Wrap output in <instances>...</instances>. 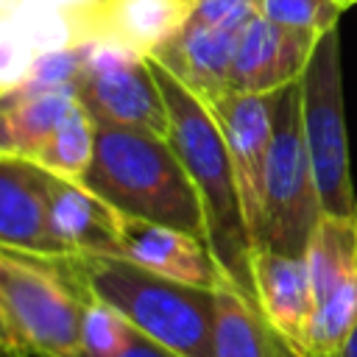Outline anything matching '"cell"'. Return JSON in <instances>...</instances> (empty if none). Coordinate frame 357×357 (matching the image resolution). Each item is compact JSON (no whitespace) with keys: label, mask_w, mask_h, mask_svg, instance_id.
I'll use <instances>...</instances> for the list:
<instances>
[{"label":"cell","mask_w":357,"mask_h":357,"mask_svg":"<svg viewBox=\"0 0 357 357\" xmlns=\"http://www.w3.org/2000/svg\"><path fill=\"white\" fill-rule=\"evenodd\" d=\"M148 64L167 103V114H170L167 142L181 159L204 206L206 245L218 259L220 271L226 273V279L248 298H254V287H251L254 243L245 226L243 201L223 134L215 117L209 114L206 103L198 100L156 56H148Z\"/></svg>","instance_id":"cell-1"},{"label":"cell","mask_w":357,"mask_h":357,"mask_svg":"<svg viewBox=\"0 0 357 357\" xmlns=\"http://www.w3.org/2000/svg\"><path fill=\"white\" fill-rule=\"evenodd\" d=\"M84 298L114 307L137 332L178 357H215V290L184 284L123 257L73 254L59 259Z\"/></svg>","instance_id":"cell-2"},{"label":"cell","mask_w":357,"mask_h":357,"mask_svg":"<svg viewBox=\"0 0 357 357\" xmlns=\"http://www.w3.org/2000/svg\"><path fill=\"white\" fill-rule=\"evenodd\" d=\"M81 184L126 218L181 229L206 240L195 184L167 139L123 126H98V142Z\"/></svg>","instance_id":"cell-3"},{"label":"cell","mask_w":357,"mask_h":357,"mask_svg":"<svg viewBox=\"0 0 357 357\" xmlns=\"http://www.w3.org/2000/svg\"><path fill=\"white\" fill-rule=\"evenodd\" d=\"M321 215V195L301 126V81H296L276 95L273 137L265 165L262 212L254 234V251L265 248L304 257Z\"/></svg>","instance_id":"cell-4"},{"label":"cell","mask_w":357,"mask_h":357,"mask_svg":"<svg viewBox=\"0 0 357 357\" xmlns=\"http://www.w3.org/2000/svg\"><path fill=\"white\" fill-rule=\"evenodd\" d=\"M84 296L59 259L0 248V324L14 346L36 357H81Z\"/></svg>","instance_id":"cell-5"},{"label":"cell","mask_w":357,"mask_h":357,"mask_svg":"<svg viewBox=\"0 0 357 357\" xmlns=\"http://www.w3.org/2000/svg\"><path fill=\"white\" fill-rule=\"evenodd\" d=\"M301 126L321 195V209L326 215H354L357 198L349 165L337 28L318 39L312 59L301 75Z\"/></svg>","instance_id":"cell-6"},{"label":"cell","mask_w":357,"mask_h":357,"mask_svg":"<svg viewBox=\"0 0 357 357\" xmlns=\"http://www.w3.org/2000/svg\"><path fill=\"white\" fill-rule=\"evenodd\" d=\"M304 259L315 301L307 354L332 357L357 324V212H324L307 243Z\"/></svg>","instance_id":"cell-7"},{"label":"cell","mask_w":357,"mask_h":357,"mask_svg":"<svg viewBox=\"0 0 357 357\" xmlns=\"http://www.w3.org/2000/svg\"><path fill=\"white\" fill-rule=\"evenodd\" d=\"M276 95H251V92H223L212 100H206L209 114L215 117L243 201L245 226L254 243L259 212H262V190H265V165L273 137V109Z\"/></svg>","instance_id":"cell-8"},{"label":"cell","mask_w":357,"mask_h":357,"mask_svg":"<svg viewBox=\"0 0 357 357\" xmlns=\"http://www.w3.org/2000/svg\"><path fill=\"white\" fill-rule=\"evenodd\" d=\"M59 178L39 162L0 153V248L42 259L73 257L50 223Z\"/></svg>","instance_id":"cell-9"},{"label":"cell","mask_w":357,"mask_h":357,"mask_svg":"<svg viewBox=\"0 0 357 357\" xmlns=\"http://www.w3.org/2000/svg\"><path fill=\"white\" fill-rule=\"evenodd\" d=\"M78 106L98 126H123L167 139L170 114L165 95L151 73L148 56L100 73H78Z\"/></svg>","instance_id":"cell-10"},{"label":"cell","mask_w":357,"mask_h":357,"mask_svg":"<svg viewBox=\"0 0 357 357\" xmlns=\"http://www.w3.org/2000/svg\"><path fill=\"white\" fill-rule=\"evenodd\" d=\"M318 39V33L276 25L262 14L254 17L237 39L229 89L251 95L282 92L284 86L301 81Z\"/></svg>","instance_id":"cell-11"},{"label":"cell","mask_w":357,"mask_h":357,"mask_svg":"<svg viewBox=\"0 0 357 357\" xmlns=\"http://www.w3.org/2000/svg\"><path fill=\"white\" fill-rule=\"evenodd\" d=\"M120 257L159 276L195 284V287H206V290H218L220 284L229 282L218 259L212 257L206 240L187 234L181 229L139 220V218L123 215Z\"/></svg>","instance_id":"cell-12"},{"label":"cell","mask_w":357,"mask_h":357,"mask_svg":"<svg viewBox=\"0 0 357 357\" xmlns=\"http://www.w3.org/2000/svg\"><path fill=\"white\" fill-rule=\"evenodd\" d=\"M251 287L254 304L268 326L296 349L307 351L315 310L307 259L259 248L251 254Z\"/></svg>","instance_id":"cell-13"},{"label":"cell","mask_w":357,"mask_h":357,"mask_svg":"<svg viewBox=\"0 0 357 357\" xmlns=\"http://www.w3.org/2000/svg\"><path fill=\"white\" fill-rule=\"evenodd\" d=\"M195 0H103L78 14L81 42L112 39L142 56L159 53L192 17Z\"/></svg>","instance_id":"cell-14"},{"label":"cell","mask_w":357,"mask_h":357,"mask_svg":"<svg viewBox=\"0 0 357 357\" xmlns=\"http://www.w3.org/2000/svg\"><path fill=\"white\" fill-rule=\"evenodd\" d=\"M240 33L190 20L159 53H153L198 100L229 92Z\"/></svg>","instance_id":"cell-15"},{"label":"cell","mask_w":357,"mask_h":357,"mask_svg":"<svg viewBox=\"0 0 357 357\" xmlns=\"http://www.w3.org/2000/svg\"><path fill=\"white\" fill-rule=\"evenodd\" d=\"M50 223L70 254L120 257L123 215L81 181L59 178L50 201Z\"/></svg>","instance_id":"cell-16"},{"label":"cell","mask_w":357,"mask_h":357,"mask_svg":"<svg viewBox=\"0 0 357 357\" xmlns=\"http://www.w3.org/2000/svg\"><path fill=\"white\" fill-rule=\"evenodd\" d=\"M75 106V84L56 89L17 86L0 95V153L33 159Z\"/></svg>","instance_id":"cell-17"},{"label":"cell","mask_w":357,"mask_h":357,"mask_svg":"<svg viewBox=\"0 0 357 357\" xmlns=\"http://www.w3.org/2000/svg\"><path fill=\"white\" fill-rule=\"evenodd\" d=\"M215 357H290L293 343L268 326L243 290L226 282L215 290Z\"/></svg>","instance_id":"cell-18"},{"label":"cell","mask_w":357,"mask_h":357,"mask_svg":"<svg viewBox=\"0 0 357 357\" xmlns=\"http://www.w3.org/2000/svg\"><path fill=\"white\" fill-rule=\"evenodd\" d=\"M95 142H98V123L81 106H75L53 131V137L45 142V148L33 156V162H39L56 178L81 181L92 165Z\"/></svg>","instance_id":"cell-19"},{"label":"cell","mask_w":357,"mask_h":357,"mask_svg":"<svg viewBox=\"0 0 357 357\" xmlns=\"http://www.w3.org/2000/svg\"><path fill=\"white\" fill-rule=\"evenodd\" d=\"M0 20L20 33L36 53L67 50L81 45V25L75 14L39 6L31 0H11L0 8Z\"/></svg>","instance_id":"cell-20"},{"label":"cell","mask_w":357,"mask_h":357,"mask_svg":"<svg viewBox=\"0 0 357 357\" xmlns=\"http://www.w3.org/2000/svg\"><path fill=\"white\" fill-rule=\"evenodd\" d=\"M134 335V326L109 304L84 298L81 315V357H120Z\"/></svg>","instance_id":"cell-21"},{"label":"cell","mask_w":357,"mask_h":357,"mask_svg":"<svg viewBox=\"0 0 357 357\" xmlns=\"http://www.w3.org/2000/svg\"><path fill=\"white\" fill-rule=\"evenodd\" d=\"M346 8H340L335 0H262V17L307 33H329L337 28V20Z\"/></svg>","instance_id":"cell-22"},{"label":"cell","mask_w":357,"mask_h":357,"mask_svg":"<svg viewBox=\"0 0 357 357\" xmlns=\"http://www.w3.org/2000/svg\"><path fill=\"white\" fill-rule=\"evenodd\" d=\"M81 73V56L78 47H67V50H47L39 53L31 64L28 78L20 84L25 89H56V86H70L75 84Z\"/></svg>","instance_id":"cell-23"},{"label":"cell","mask_w":357,"mask_h":357,"mask_svg":"<svg viewBox=\"0 0 357 357\" xmlns=\"http://www.w3.org/2000/svg\"><path fill=\"white\" fill-rule=\"evenodd\" d=\"M36 56L39 53L0 20V95L17 89L28 78Z\"/></svg>","instance_id":"cell-24"},{"label":"cell","mask_w":357,"mask_h":357,"mask_svg":"<svg viewBox=\"0 0 357 357\" xmlns=\"http://www.w3.org/2000/svg\"><path fill=\"white\" fill-rule=\"evenodd\" d=\"M259 14H262V0H195L190 20L243 33V28Z\"/></svg>","instance_id":"cell-25"},{"label":"cell","mask_w":357,"mask_h":357,"mask_svg":"<svg viewBox=\"0 0 357 357\" xmlns=\"http://www.w3.org/2000/svg\"><path fill=\"white\" fill-rule=\"evenodd\" d=\"M120 357H178V354H173L170 349L159 346L156 340H151V337H145L142 332L134 329V335H131V340H128V346Z\"/></svg>","instance_id":"cell-26"},{"label":"cell","mask_w":357,"mask_h":357,"mask_svg":"<svg viewBox=\"0 0 357 357\" xmlns=\"http://www.w3.org/2000/svg\"><path fill=\"white\" fill-rule=\"evenodd\" d=\"M31 3H39V6H50V8H59V11H67V14H86L92 11L95 6H100L103 0H31Z\"/></svg>","instance_id":"cell-27"},{"label":"cell","mask_w":357,"mask_h":357,"mask_svg":"<svg viewBox=\"0 0 357 357\" xmlns=\"http://www.w3.org/2000/svg\"><path fill=\"white\" fill-rule=\"evenodd\" d=\"M332 357H357V324H354V329L346 335V340L340 343V349Z\"/></svg>","instance_id":"cell-28"},{"label":"cell","mask_w":357,"mask_h":357,"mask_svg":"<svg viewBox=\"0 0 357 357\" xmlns=\"http://www.w3.org/2000/svg\"><path fill=\"white\" fill-rule=\"evenodd\" d=\"M0 357H25V351H20V349H11V346H3V343H0Z\"/></svg>","instance_id":"cell-29"},{"label":"cell","mask_w":357,"mask_h":357,"mask_svg":"<svg viewBox=\"0 0 357 357\" xmlns=\"http://www.w3.org/2000/svg\"><path fill=\"white\" fill-rule=\"evenodd\" d=\"M0 343H3V346H11V349H17V346H14V340H11V335L6 332V326H3V324H0Z\"/></svg>","instance_id":"cell-30"},{"label":"cell","mask_w":357,"mask_h":357,"mask_svg":"<svg viewBox=\"0 0 357 357\" xmlns=\"http://www.w3.org/2000/svg\"><path fill=\"white\" fill-rule=\"evenodd\" d=\"M290 357H310V354L301 351V349H296V346H290Z\"/></svg>","instance_id":"cell-31"},{"label":"cell","mask_w":357,"mask_h":357,"mask_svg":"<svg viewBox=\"0 0 357 357\" xmlns=\"http://www.w3.org/2000/svg\"><path fill=\"white\" fill-rule=\"evenodd\" d=\"M8 3H11V0H0V8H3V6H8Z\"/></svg>","instance_id":"cell-32"}]
</instances>
